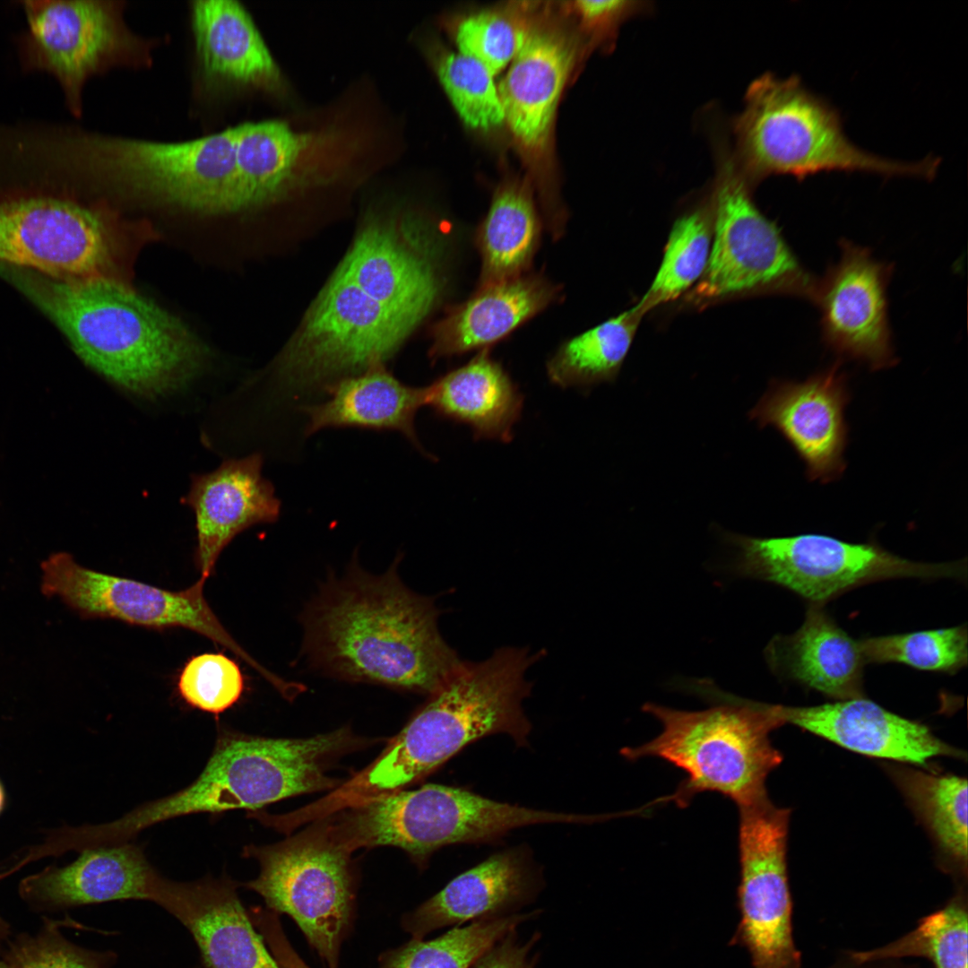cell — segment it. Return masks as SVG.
<instances>
[{
	"label": "cell",
	"instance_id": "cell-1",
	"mask_svg": "<svg viewBox=\"0 0 968 968\" xmlns=\"http://www.w3.org/2000/svg\"><path fill=\"white\" fill-rule=\"evenodd\" d=\"M438 616L432 598L403 583L396 562L380 575L354 567L305 609L303 652L331 677L428 695L462 661Z\"/></svg>",
	"mask_w": 968,
	"mask_h": 968
},
{
	"label": "cell",
	"instance_id": "cell-2",
	"mask_svg": "<svg viewBox=\"0 0 968 968\" xmlns=\"http://www.w3.org/2000/svg\"><path fill=\"white\" fill-rule=\"evenodd\" d=\"M20 281L87 366L134 395L176 392L207 364V348L179 318L120 280Z\"/></svg>",
	"mask_w": 968,
	"mask_h": 968
},
{
	"label": "cell",
	"instance_id": "cell-3",
	"mask_svg": "<svg viewBox=\"0 0 968 968\" xmlns=\"http://www.w3.org/2000/svg\"><path fill=\"white\" fill-rule=\"evenodd\" d=\"M546 652L502 647L481 661H461L380 756L345 793L359 801L401 791L439 767L470 743L504 733L526 743L531 723L523 708L532 684L526 671Z\"/></svg>",
	"mask_w": 968,
	"mask_h": 968
},
{
	"label": "cell",
	"instance_id": "cell-4",
	"mask_svg": "<svg viewBox=\"0 0 968 968\" xmlns=\"http://www.w3.org/2000/svg\"><path fill=\"white\" fill-rule=\"evenodd\" d=\"M734 132L747 182L772 175L798 179L820 172H867L932 178L939 160L903 162L869 153L845 135L840 115L797 75L765 73L748 87Z\"/></svg>",
	"mask_w": 968,
	"mask_h": 968
},
{
	"label": "cell",
	"instance_id": "cell-5",
	"mask_svg": "<svg viewBox=\"0 0 968 968\" xmlns=\"http://www.w3.org/2000/svg\"><path fill=\"white\" fill-rule=\"evenodd\" d=\"M689 687L720 704L694 712L645 704L643 710L661 722L662 730L623 755L630 760L659 757L683 770L687 778L674 797L681 804L703 791L718 792L737 806L766 797V778L782 759L769 738L782 725L773 704L726 694L706 680Z\"/></svg>",
	"mask_w": 968,
	"mask_h": 968
},
{
	"label": "cell",
	"instance_id": "cell-6",
	"mask_svg": "<svg viewBox=\"0 0 968 968\" xmlns=\"http://www.w3.org/2000/svg\"><path fill=\"white\" fill-rule=\"evenodd\" d=\"M591 822L587 815L537 810L462 788L427 784L362 799L333 826L351 851L394 846L423 863L441 847L494 841L522 826Z\"/></svg>",
	"mask_w": 968,
	"mask_h": 968
},
{
	"label": "cell",
	"instance_id": "cell-7",
	"mask_svg": "<svg viewBox=\"0 0 968 968\" xmlns=\"http://www.w3.org/2000/svg\"><path fill=\"white\" fill-rule=\"evenodd\" d=\"M416 327L333 274L281 353L275 375L287 399L384 365Z\"/></svg>",
	"mask_w": 968,
	"mask_h": 968
},
{
	"label": "cell",
	"instance_id": "cell-8",
	"mask_svg": "<svg viewBox=\"0 0 968 968\" xmlns=\"http://www.w3.org/2000/svg\"><path fill=\"white\" fill-rule=\"evenodd\" d=\"M350 852L326 825L276 844L243 849V856L258 861L260 872L240 886L258 894L266 909L290 916L328 968H339L355 919Z\"/></svg>",
	"mask_w": 968,
	"mask_h": 968
},
{
	"label": "cell",
	"instance_id": "cell-9",
	"mask_svg": "<svg viewBox=\"0 0 968 968\" xmlns=\"http://www.w3.org/2000/svg\"><path fill=\"white\" fill-rule=\"evenodd\" d=\"M27 29L18 39L22 67L58 82L73 116L82 114V91L113 68L142 69L153 62L157 39L127 25L125 3L100 0H27Z\"/></svg>",
	"mask_w": 968,
	"mask_h": 968
},
{
	"label": "cell",
	"instance_id": "cell-10",
	"mask_svg": "<svg viewBox=\"0 0 968 968\" xmlns=\"http://www.w3.org/2000/svg\"><path fill=\"white\" fill-rule=\"evenodd\" d=\"M728 540L738 549L734 568L739 575L786 588L809 605L823 606L845 592L886 579L966 576V565L961 561L916 562L876 543H852L825 534L775 538L730 534Z\"/></svg>",
	"mask_w": 968,
	"mask_h": 968
},
{
	"label": "cell",
	"instance_id": "cell-11",
	"mask_svg": "<svg viewBox=\"0 0 968 968\" xmlns=\"http://www.w3.org/2000/svg\"><path fill=\"white\" fill-rule=\"evenodd\" d=\"M713 239L695 304L780 293L816 300L818 283L796 259L775 225L756 208L748 182L730 161L722 166L712 205Z\"/></svg>",
	"mask_w": 968,
	"mask_h": 968
},
{
	"label": "cell",
	"instance_id": "cell-12",
	"mask_svg": "<svg viewBox=\"0 0 968 968\" xmlns=\"http://www.w3.org/2000/svg\"><path fill=\"white\" fill-rule=\"evenodd\" d=\"M71 159L115 191L197 212L222 186L230 147L222 132L176 142L85 133L73 137Z\"/></svg>",
	"mask_w": 968,
	"mask_h": 968
},
{
	"label": "cell",
	"instance_id": "cell-13",
	"mask_svg": "<svg viewBox=\"0 0 968 968\" xmlns=\"http://www.w3.org/2000/svg\"><path fill=\"white\" fill-rule=\"evenodd\" d=\"M125 229L99 207L52 195L0 202V263L53 279H117Z\"/></svg>",
	"mask_w": 968,
	"mask_h": 968
},
{
	"label": "cell",
	"instance_id": "cell-14",
	"mask_svg": "<svg viewBox=\"0 0 968 968\" xmlns=\"http://www.w3.org/2000/svg\"><path fill=\"white\" fill-rule=\"evenodd\" d=\"M42 590L58 596L84 618H110L151 629L185 628L233 653L266 679L272 673L253 659L225 628L209 605L200 578L179 591L87 568L67 553L42 565Z\"/></svg>",
	"mask_w": 968,
	"mask_h": 968
},
{
	"label": "cell",
	"instance_id": "cell-15",
	"mask_svg": "<svg viewBox=\"0 0 968 968\" xmlns=\"http://www.w3.org/2000/svg\"><path fill=\"white\" fill-rule=\"evenodd\" d=\"M738 808L740 920L730 944L748 950L753 968H800L786 861L790 810L768 797Z\"/></svg>",
	"mask_w": 968,
	"mask_h": 968
},
{
	"label": "cell",
	"instance_id": "cell-16",
	"mask_svg": "<svg viewBox=\"0 0 968 968\" xmlns=\"http://www.w3.org/2000/svg\"><path fill=\"white\" fill-rule=\"evenodd\" d=\"M276 799V765L262 738L221 727L203 771L189 785L109 823L86 826L84 836L90 846L129 843L140 832L169 819L258 811Z\"/></svg>",
	"mask_w": 968,
	"mask_h": 968
},
{
	"label": "cell",
	"instance_id": "cell-17",
	"mask_svg": "<svg viewBox=\"0 0 968 968\" xmlns=\"http://www.w3.org/2000/svg\"><path fill=\"white\" fill-rule=\"evenodd\" d=\"M424 221L374 215L359 230L337 271L417 327L444 290L440 242Z\"/></svg>",
	"mask_w": 968,
	"mask_h": 968
},
{
	"label": "cell",
	"instance_id": "cell-18",
	"mask_svg": "<svg viewBox=\"0 0 968 968\" xmlns=\"http://www.w3.org/2000/svg\"><path fill=\"white\" fill-rule=\"evenodd\" d=\"M194 90L207 100L240 91H278L281 71L246 9L235 0L190 3Z\"/></svg>",
	"mask_w": 968,
	"mask_h": 968
},
{
	"label": "cell",
	"instance_id": "cell-19",
	"mask_svg": "<svg viewBox=\"0 0 968 968\" xmlns=\"http://www.w3.org/2000/svg\"><path fill=\"white\" fill-rule=\"evenodd\" d=\"M889 267L844 242L838 264L819 281L816 302L825 341L838 353L880 369L895 362L887 319Z\"/></svg>",
	"mask_w": 968,
	"mask_h": 968
},
{
	"label": "cell",
	"instance_id": "cell-20",
	"mask_svg": "<svg viewBox=\"0 0 968 968\" xmlns=\"http://www.w3.org/2000/svg\"><path fill=\"white\" fill-rule=\"evenodd\" d=\"M848 401L845 380L834 367L802 383L773 382L748 417L761 428H776L806 463L808 479L825 483L845 469Z\"/></svg>",
	"mask_w": 968,
	"mask_h": 968
},
{
	"label": "cell",
	"instance_id": "cell-21",
	"mask_svg": "<svg viewBox=\"0 0 968 968\" xmlns=\"http://www.w3.org/2000/svg\"><path fill=\"white\" fill-rule=\"evenodd\" d=\"M228 875L194 881L165 877L154 902L194 940L204 968H280Z\"/></svg>",
	"mask_w": 968,
	"mask_h": 968
},
{
	"label": "cell",
	"instance_id": "cell-22",
	"mask_svg": "<svg viewBox=\"0 0 968 968\" xmlns=\"http://www.w3.org/2000/svg\"><path fill=\"white\" fill-rule=\"evenodd\" d=\"M262 467L263 457L256 453L192 476L184 502L195 515L194 560L201 577H210L220 553L238 533L278 520L281 501Z\"/></svg>",
	"mask_w": 968,
	"mask_h": 968
},
{
	"label": "cell",
	"instance_id": "cell-23",
	"mask_svg": "<svg viewBox=\"0 0 968 968\" xmlns=\"http://www.w3.org/2000/svg\"><path fill=\"white\" fill-rule=\"evenodd\" d=\"M782 724L791 723L851 751L924 765L960 751L921 723L905 719L864 696L814 706L773 704Z\"/></svg>",
	"mask_w": 968,
	"mask_h": 968
},
{
	"label": "cell",
	"instance_id": "cell-24",
	"mask_svg": "<svg viewBox=\"0 0 968 968\" xmlns=\"http://www.w3.org/2000/svg\"><path fill=\"white\" fill-rule=\"evenodd\" d=\"M162 876L141 846L124 843L82 849L63 868L25 878L22 897L41 909H62L113 901L153 902Z\"/></svg>",
	"mask_w": 968,
	"mask_h": 968
},
{
	"label": "cell",
	"instance_id": "cell-25",
	"mask_svg": "<svg viewBox=\"0 0 968 968\" xmlns=\"http://www.w3.org/2000/svg\"><path fill=\"white\" fill-rule=\"evenodd\" d=\"M575 54V44L565 31L532 27L497 84L505 122L525 151L537 153L547 144Z\"/></svg>",
	"mask_w": 968,
	"mask_h": 968
},
{
	"label": "cell",
	"instance_id": "cell-26",
	"mask_svg": "<svg viewBox=\"0 0 968 968\" xmlns=\"http://www.w3.org/2000/svg\"><path fill=\"white\" fill-rule=\"evenodd\" d=\"M537 879L524 852L514 849L491 855L461 873L442 890L402 918L412 939L468 920L508 915L535 894Z\"/></svg>",
	"mask_w": 968,
	"mask_h": 968
},
{
	"label": "cell",
	"instance_id": "cell-27",
	"mask_svg": "<svg viewBox=\"0 0 968 968\" xmlns=\"http://www.w3.org/2000/svg\"><path fill=\"white\" fill-rule=\"evenodd\" d=\"M238 159L251 209L272 203L325 175L338 136L298 133L281 121L237 125Z\"/></svg>",
	"mask_w": 968,
	"mask_h": 968
},
{
	"label": "cell",
	"instance_id": "cell-28",
	"mask_svg": "<svg viewBox=\"0 0 968 968\" xmlns=\"http://www.w3.org/2000/svg\"><path fill=\"white\" fill-rule=\"evenodd\" d=\"M560 295L559 285L532 272L479 287L433 326L429 356L438 359L488 349L557 301Z\"/></svg>",
	"mask_w": 968,
	"mask_h": 968
},
{
	"label": "cell",
	"instance_id": "cell-29",
	"mask_svg": "<svg viewBox=\"0 0 968 968\" xmlns=\"http://www.w3.org/2000/svg\"><path fill=\"white\" fill-rule=\"evenodd\" d=\"M768 667L781 678L836 699L863 696L864 660L851 637L823 606L809 605L793 634L774 636L765 649Z\"/></svg>",
	"mask_w": 968,
	"mask_h": 968
},
{
	"label": "cell",
	"instance_id": "cell-30",
	"mask_svg": "<svg viewBox=\"0 0 968 968\" xmlns=\"http://www.w3.org/2000/svg\"><path fill=\"white\" fill-rule=\"evenodd\" d=\"M323 392L324 402L299 407L307 418L306 436L329 428L398 431L428 455L415 428L417 412L428 405V385H405L379 365L341 377Z\"/></svg>",
	"mask_w": 968,
	"mask_h": 968
},
{
	"label": "cell",
	"instance_id": "cell-31",
	"mask_svg": "<svg viewBox=\"0 0 968 968\" xmlns=\"http://www.w3.org/2000/svg\"><path fill=\"white\" fill-rule=\"evenodd\" d=\"M428 387V406L438 417L467 425L476 439L512 440L523 396L488 349Z\"/></svg>",
	"mask_w": 968,
	"mask_h": 968
},
{
	"label": "cell",
	"instance_id": "cell-32",
	"mask_svg": "<svg viewBox=\"0 0 968 968\" xmlns=\"http://www.w3.org/2000/svg\"><path fill=\"white\" fill-rule=\"evenodd\" d=\"M541 228L530 188L518 181L500 185L476 232L481 260L479 287L529 272Z\"/></svg>",
	"mask_w": 968,
	"mask_h": 968
},
{
	"label": "cell",
	"instance_id": "cell-33",
	"mask_svg": "<svg viewBox=\"0 0 968 968\" xmlns=\"http://www.w3.org/2000/svg\"><path fill=\"white\" fill-rule=\"evenodd\" d=\"M643 314L635 307L562 342L546 363L560 387H590L617 377Z\"/></svg>",
	"mask_w": 968,
	"mask_h": 968
},
{
	"label": "cell",
	"instance_id": "cell-34",
	"mask_svg": "<svg viewBox=\"0 0 968 968\" xmlns=\"http://www.w3.org/2000/svg\"><path fill=\"white\" fill-rule=\"evenodd\" d=\"M895 780L923 820L940 852L959 872L967 868V781L953 774L895 769Z\"/></svg>",
	"mask_w": 968,
	"mask_h": 968
},
{
	"label": "cell",
	"instance_id": "cell-35",
	"mask_svg": "<svg viewBox=\"0 0 968 968\" xmlns=\"http://www.w3.org/2000/svg\"><path fill=\"white\" fill-rule=\"evenodd\" d=\"M532 914H508L474 920L430 940L412 939L385 951L377 968H471L495 944Z\"/></svg>",
	"mask_w": 968,
	"mask_h": 968
},
{
	"label": "cell",
	"instance_id": "cell-36",
	"mask_svg": "<svg viewBox=\"0 0 968 968\" xmlns=\"http://www.w3.org/2000/svg\"><path fill=\"white\" fill-rule=\"evenodd\" d=\"M713 239L711 212L700 208L675 221L659 270L635 306L643 315L678 298L704 276Z\"/></svg>",
	"mask_w": 968,
	"mask_h": 968
},
{
	"label": "cell",
	"instance_id": "cell-37",
	"mask_svg": "<svg viewBox=\"0 0 968 968\" xmlns=\"http://www.w3.org/2000/svg\"><path fill=\"white\" fill-rule=\"evenodd\" d=\"M967 911L961 895L924 918L918 927L884 946L855 952L856 963L925 957L935 968H967Z\"/></svg>",
	"mask_w": 968,
	"mask_h": 968
},
{
	"label": "cell",
	"instance_id": "cell-38",
	"mask_svg": "<svg viewBox=\"0 0 968 968\" xmlns=\"http://www.w3.org/2000/svg\"><path fill=\"white\" fill-rule=\"evenodd\" d=\"M866 663H903L955 674L967 665L966 624L947 628L873 636L859 640Z\"/></svg>",
	"mask_w": 968,
	"mask_h": 968
},
{
	"label": "cell",
	"instance_id": "cell-39",
	"mask_svg": "<svg viewBox=\"0 0 968 968\" xmlns=\"http://www.w3.org/2000/svg\"><path fill=\"white\" fill-rule=\"evenodd\" d=\"M438 79L460 118L469 127L488 131L505 122L494 76L478 61L460 52L436 56Z\"/></svg>",
	"mask_w": 968,
	"mask_h": 968
},
{
	"label": "cell",
	"instance_id": "cell-40",
	"mask_svg": "<svg viewBox=\"0 0 968 968\" xmlns=\"http://www.w3.org/2000/svg\"><path fill=\"white\" fill-rule=\"evenodd\" d=\"M531 28L513 12L482 11L458 23L454 39L458 52L478 61L496 76L513 61Z\"/></svg>",
	"mask_w": 968,
	"mask_h": 968
},
{
	"label": "cell",
	"instance_id": "cell-41",
	"mask_svg": "<svg viewBox=\"0 0 968 968\" xmlns=\"http://www.w3.org/2000/svg\"><path fill=\"white\" fill-rule=\"evenodd\" d=\"M245 679L239 665L221 653L192 656L180 670L177 690L189 707L219 715L241 698Z\"/></svg>",
	"mask_w": 968,
	"mask_h": 968
},
{
	"label": "cell",
	"instance_id": "cell-42",
	"mask_svg": "<svg viewBox=\"0 0 968 968\" xmlns=\"http://www.w3.org/2000/svg\"><path fill=\"white\" fill-rule=\"evenodd\" d=\"M116 960L114 952L90 950L70 942L49 923L35 936L17 938L2 962L4 968H112Z\"/></svg>",
	"mask_w": 968,
	"mask_h": 968
},
{
	"label": "cell",
	"instance_id": "cell-43",
	"mask_svg": "<svg viewBox=\"0 0 968 968\" xmlns=\"http://www.w3.org/2000/svg\"><path fill=\"white\" fill-rule=\"evenodd\" d=\"M248 913L280 968H309L288 940L279 914L260 906L252 907Z\"/></svg>",
	"mask_w": 968,
	"mask_h": 968
},
{
	"label": "cell",
	"instance_id": "cell-44",
	"mask_svg": "<svg viewBox=\"0 0 968 968\" xmlns=\"http://www.w3.org/2000/svg\"><path fill=\"white\" fill-rule=\"evenodd\" d=\"M574 4L582 23L600 34L615 30L623 20L642 8L639 2L619 0H583Z\"/></svg>",
	"mask_w": 968,
	"mask_h": 968
},
{
	"label": "cell",
	"instance_id": "cell-45",
	"mask_svg": "<svg viewBox=\"0 0 968 968\" xmlns=\"http://www.w3.org/2000/svg\"><path fill=\"white\" fill-rule=\"evenodd\" d=\"M514 932L495 944L471 968H532L528 956L532 942L519 945L513 938Z\"/></svg>",
	"mask_w": 968,
	"mask_h": 968
},
{
	"label": "cell",
	"instance_id": "cell-46",
	"mask_svg": "<svg viewBox=\"0 0 968 968\" xmlns=\"http://www.w3.org/2000/svg\"><path fill=\"white\" fill-rule=\"evenodd\" d=\"M8 929L6 923L0 919V945L6 938Z\"/></svg>",
	"mask_w": 968,
	"mask_h": 968
},
{
	"label": "cell",
	"instance_id": "cell-47",
	"mask_svg": "<svg viewBox=\"0 0 968 968\" xmlns=\"http://www.w3.org/2000/svg\"><path fill=\"white\" fill-rule=\"evenodd\" d=\"M4 802V794L3 787H2V785L0 783V812H1L2 808H3Z\"/></svg>",
	"mask_w": 968,
	"mask_h": 968
},
{
	"label": "cell",
	"instance_id": "cell-48",
	"mask_svg": "<svg viewBox=\"0 0 968 968\" xmlns=\"http://www.w3.org/2000/svg\"><path fill=\"white\" fill-rule=\"evenodd\" d=\"M0 968H4V964L2 961H0Z\"/></svg>",
	"mask_w": 968,
	"mask_h": 968
}]
</instances>
